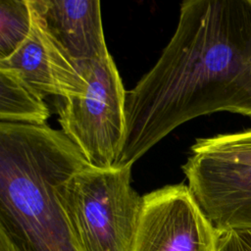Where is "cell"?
Masks as SVG:
<instances>
[{"instance_id":"6da1fadb","label":"cell","mask_w":251,"mask_h":251,"mask_svg":"<svg viewBox=\"0 0 251 251\" xmlns=\"http://www.w3.org/2000/svg\"><path fill=\"white\" fill-rule=\"evenodd\" d=\"M230 112L251 119V0H186L156 64L126 91L115 167L132 166L178 126Z\"/></svg>"},{"instance_id":"7a4b0ae2","label":"cell","mask_w":251,"mask_h":251,"mask_svg":"<svg viewBox=\"0 0 251 251\" xmlns=\"http://www.w3.org/2000/svg\"><path fill=\"white\" fill-rule=\"evenodd\" d=\"M131 167L75 174L60 188V199L81 251H131L143 196L131 186Z\"/></svg>"},{"instance_id":"3957f363","label":"cell","mask_w":251,"mask_h":251,"mask_svg":"<svg viewBox=\"0 0 251 251\" xmlns=\"http://www.w3.org/2000/svg\"><path fill=\"white\" fill-rule=\"evenodd\" d=\"M80 72L85 90L63 99L59 124L91 167L110 169L126 135V91L111 54L81 65Z\"/></svg>"},{"instance_id":"277c9868","label":"cell","mask_w":251,"mask_h":251,"mask_svg":"<svg viewBox=\"0 0 251 251\" xmlns=\"http://www.w3.org/2000/svg\"><path fill=\"white\" fill-rule=\"evenodd\" d=\"M217 237L188 185L171 184L143 195L131 251H217Z\"/></svg>"},{"instance_id":"5b68a950","label":"cell","mask_w":251,"mask_h":251,"mask_svg":"<svg viewBox=\"0 0 251 251\" xmlns=\"http://www.w3.org/2000/svg\"><path fill=\"white\" fill-rule=\"evenodd\" d=\"M182 172L194 199L217 231L251 228V165L190 149Z\"/></svg>"},{"instance_id":"8992f818","label":"cell","mask_w":251,"mask_h":251,"mask_svg":"<svg viewBox=\"0 0 251 251\" xmlns=\"http://www.w3.org/2000/svg\"><path fill=\"white\" fill-rule=\"evenodd\" d=\"M39 24L78 67L110 54L99 0H29Z\"/></svg>"},{"instance_id":"52a82bcc","label":"cell","mask_w":251,"mask_h":251,"mask_svg":"<svg viewBox=\"0 0 251 251\" xmlns=\"http://www.w3.org/2000/svg\"><path fill=\"white\" fill-rule=\"evenodd\" d=\"M0 69L16 74L43 98L54 95L65 99L85 90L80 70L47 34L34 13L29 36L10 57L0 61Z\"/></svg>"},{"instance_id":"ba28073f","label":"cell","mask_w":251,"mask_h":251,"mask_svg":"<svg viewBox=\"0 0 251 251\" xmlns=\"http://www.w3.org/2000/svg\"><path fill=\"white\" fill-rule=\"evenodd\" d=\"M49 117L42 96L16 74L0 69V123L43 126Z\"/></svg>"},{"instance_id":"9c48e42d","label":"cell","mask_w":251,"mask_h":251,"mask_svg":"<svg viewBox=\"0 0 251 251\" xmlns=\"http://www.w3.org/2000/svg\"><path fill=\"white\" fill-rule=\"evenodd\" d=\"M33 13L29 0L0 2V61L10 57L29 36Z\"/></svg>"},{"instance_id":"30bf717a","label":"cell","mask_w":251,"mask_h":251,"mask_svg":"<svg viewBox=\"0 0 251 251\" xmlns=\"http://www.w3.org/2000/svg\"><path fill=\"white\" fill-rule=\"evenodd\" d=\"M190 149L220 159L251 165V128L198 138Z\"/></svg>"},{"instance_id":"8fae6325","label":"cell","mask_w":251,"mask_h":251,"mask_svg":"<svg viewBox=\"0 0 251 251\" xmlns=\"http://www.w3.org/2000/svg\"><path fill=\"white\" fill-rule=\"evenodd\" d=\"M217 251H251V228L218 231Z\"/></svg>"},{"instance_id":"7c38bea8","label":"cell","mask_w":251,"mask_h":251,"mask_svg":"<svg viewBox=\"0 0 251 251\" xmlns=\"http://www.w3.org/2000/svg\"><path fill=\"white\" fill-rule=\"evenodd\" d=\"M0 251H16L9 238L0 231Z\"/></svg>"}]
</instances>
